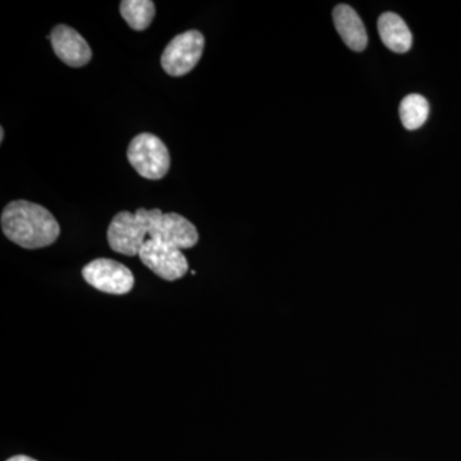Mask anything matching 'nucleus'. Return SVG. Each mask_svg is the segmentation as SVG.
I'll return each mask as SVG.
<instances>
[{
	"mask_svg": "<svg viewBox=\"0 0 461 461\" xmlns=\"http://www.w3.org/2000/svg\"><path fill=\"white\" fill-rule=\"evenodd\" d=\"M333 23L342 41L354 51H363L368 45V35L362 18L350 5H339L333 9Z\"/></svg>",
	"mask_w": 461,
	"mask_h": 461,
	"instance_id": "1a4fd4ad",
	"label": "nucleus"
},
{
	"mask_svg": "<svg viewBox=\"0 0 461 461\" xmlns=\"http://www.w3.org/2000/svg\"><path fill=\"white\" fill-rule=\"evenodd\" d=\"M139 257L145 267L166 281L180 280L189 272V263L180 249L157 240L148 239Z\"/></svg>",
	"mask_w": 461,
	"mask_h": 461,
	"instance_id": "0eeeda50",
	"label": "nucleus"
},
{
	"mask_svg": "<svg viewBox=\"0 0 461 461\" xmlns=\"http://www.w3.org/2000/svg\"><path fill=\"white\" fill-rule=\"evenodd\" d=\"M120 11L124 21L136 32L147 30L156 16V5L151 0H123Z\"/></svg>",
	"mask_w": 461,
	"mask_h": 461,
	"instance_id": "9b49d317",
	"label": "nucleus"
},
{
	"mask_svg": "<svg viewBox=\"0 0 461 461\" xmlns=\"http://www.w3.org/2000/svg\"><path fill=\"white\" fill-rule=\"evenodd\" d=\"M2 230L5 238L25 249L50 247L60 233L59 224L47 208L26 200H16L5 206Z\"/></svg>",
	"mask_w": 461,
	"mask_h": 461,
	"instance_id": "f257e3e1",
	"label": "nucleus"
},
{
	"mask_svg": "<svg viewBox=\"0 0 461 461\" xmlns=\"http://www.w3.org/2000/svg\"><path fill=\"white\" fill-rule=\"evenodd\" d=\"M127 158L135 171L147 180H160L171 166V157L165 142L149 132L132 139L127 149Z\"/></svg>",
	"mask_w": 461,
	"mask_h": 461,
	"instance_id": "7ed1b4c3",
	"label": "nucleus"
},
{
	"mask_svg": "<svg viewBox=\"0 0 461 461\" xmlns=\"http://www.w3.org/2000/svg\"><path fill=\"white\" fill-rule=\"evenodd\" d=\"M149 211L138 209L135 213L121 212L109 224L107 238L109 247L115 253L135 257L140 254L141 248L149 239Z\"/></svg>",
	"mask_w": 461,
	"mask_h": 461,
	"instance_id": "f03ea898",
	"label": "nucleus"
},
{
	"mask_svg": "<svg viewBox=\"0 0 461 461\" xmlns=\"http://www.w3.org/2000/svg\"><path fill=\"white\" fill-rule=\"evenodd\" d=\"M3 140H5V129L0 127V142H3Z\"/></svg>",
	"mask_w": 461,
	"mask_h": 461,
	"instance_id": "4468645a",
	"label": "nucleus"
},
{
	"mask_svg": "<svg viewBox=\"0 0 461 461\" xmlns=\"http://www.w3.org/2000/svg\"><path fill=\"white\" fill-rule=\"evenodd\" d=\"M204 45V36L198 30L180 33L167 45L163 51L162 60H160L163 69L173 77H181L189 74L194 67L198 65Z\"/></svg>",
	"mask_w": 461,
	"mask_h": 461,
	"instance_id": "39448f33",
	"label": "nucleus"
},
{
	"mask_svg": "<svg viewBox=\"0 0 461 461\" xmlns=\"http://www.w3.org/2000/svg\"><path fill=\"white\" fill-rule=\"evenodd\" d=\"M429 114V104L420 94H411L400 104V118L406 130L420 129Z\"/></svg>",
	"mask_w": 461,
	"mask_h": 461,
	"instance_id": "f8f14e48",
	"label": "nucleus"
},
{
	"mask_svg": "<svg viewBox=\"0 0 461 461\" xmlns=\"http://www.w3.org/2000/svg\"><path fill=\"white\" fill-rule=\"evenodd\" d=\"M378 32L382 41L388 50L397 54H403L411 50L412 35L408 25L402 17L393 12L382 14L378 20Z\"/></svg>",
	"mask_w": 461,
	"mask_h": 461,
	"instance_id": "9d476101",
	"label": "nucleus"
},
{
	"mask_svg": "<svg viewBox=\"0 0 461 461\" xmlns=\"http://www.w3.org/2000/svg\"><path fill=\"white\" fill-rule=\"evenodd\" d=\"M149 239L157 240L176 249H190L199 241L196 227L177 213H163L160 209L149 211Z\"/></svg>",
	"mask_w": 461,
	"mask_h": 461,
	"instance_id": "20e7f679",
	"label": "nucleus"
},
{
	"mask_svg": "<svg viewBox=\"0 0 461 461\" xmlns=\"http://www.w3.org/2000/svg\"><path fill=\"white\" fill-rule=\"evenodd\" d=\"M7 461H38L35 459H32V457L25 456V455H17V456L11 457V459H8Z\"/></svg>",
	"mask_w": 461,
	"mask_h": 461,
	"instance_id": "ddd939ff",
	"label": "nucleus"
},
{
	"mask_svg": "<svg viewBox=\"0 0 461 461\" xmlns=\"http://www.w3.org/2000/svg\"><path fill=\"white\" fill-rule=\"evenodd\" d=\"M50 39L54 53L67 66L75 67V68L84 67L93 57V51L87 41L72 27L66 25L54 27Z\"/></svg>",
	"mask_w": 461,
	"mask_h": 461,
	"instance_id": "6e6552de",
	"label": "nucleus"
},
{
	"mask_svg": "<svg viewBox=\"0 0 461 461\" xmlns=\"http://www.w3.org/2000/svg\"><path fill=\"white\" fill-rule=\"evenodd\" d=\"M83 277L90 286L112 295L129 294L135 285L132 272L126 266L104 258L85 266Z\"/></svg>",
	"mask_w": 461,
	"mask_h": 461,
	"instance_id": "423d86ee",
	"label": "nucleus"
}]
</instances>
